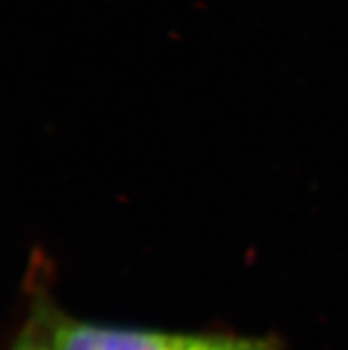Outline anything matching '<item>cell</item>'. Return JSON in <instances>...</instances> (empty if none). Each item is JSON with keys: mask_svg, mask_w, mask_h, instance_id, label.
<instances>
[{"mask_svg": "<svg viewBox=\"0 0 348 350\" xmlns=\"http://www.w3.org/2000/svg\"><path fill=\"white\" fill-rule=\"evenodd\" d=\"M23 302H25V311L14 325L5 350H57L43 317L25 293H23Z\"/></svg>", "mask_w": 348, "mask_h": 350, "instance_id": "2", "label": "cell"}, {"mask_svg": "<svg viewBox=\"0 0 348 350\" xmlns=\"http://www.w3.org/2000/svg\"><path fill=\"white\" fill-rule=\"evenodd\" d=\"M23 293L41 313L57 350H284L276 334L124 327L68 315L53 295L52 265L44 253L32 254Z\"/></svg>", "mask_w": 348, "mask_h": 350, "instance_id": "1", "label": "cell"}]
</instances>
